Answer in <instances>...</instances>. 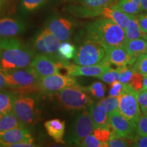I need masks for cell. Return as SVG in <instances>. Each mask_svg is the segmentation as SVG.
I'll use <instances>...</instances> for the list:
<instances>
[{"instance_id":"1","label":"cell","mask_w":147,"mask_h":147,"mask_svg":"<svg viewBox=\"0 0 147 147\" xmlns=\"http://www.w3.org/2000/svg\"><path fill=\"white\" fill-rule=\"evenodd\" d=\"M36 53L16 37L0 38V69L10 70L30 66Z\"/></svg>"},{"instance_id":"2","label":"cell","mask_w":147,"mask_h":147,"mask_svg":"<svg viewBox=\"0 0 147 147\" xmlns=\"http://www.w3.org/2000/svg\"><path fill=\"white\" fill-rule=\"evenodd\" d=\"M84 34V42H97L104 47L123 46L126 42L124 29L112 20L104 17L88 24Z\"/></svg>"},{"instance_id":"3","label":"cell","mask_w":147,"mask_h":147,"mask_svg":"<svg viewBox=\"0 0 147 147\" xmlns=\"http://www.w3.org/2000/svg\"><path fill=\"white\" fill-rule=\"evenodd\" d=\"M3 71L9 88L13 89L12 91L15 92L18 96L28 95L39 91L38 87L39 78L30 66L24 68Z\"/></svg>"},{"instance_id":"4","label":"cell","mask_w":147,"mask_h":147,"mask_svg":"<svg viewBox=\"0 0 147 147\" xmlns=\"http://www.w3.org/2000/svg\"><path fill=\"white\" fill-rule=\"evenodd\" d=\"M58 102L69 110H80L87 108L93 104L92 99L86 93L84 88L76 85L67 87L55 93Z\"/></svg>"},{"instance_id":"5","label":"cell","mask_w":147,"mask_h":147,"mask_svg":"<svg viewBox=\"0 0 147 147\" xmlns=\"http://www.w3.org/2000/svg\"><path fill=\"white\" fill-rule=\"evenodd\" d=\"M38 97L34 95H20L13 104L12 112L25 127L34 125L40 118V110L38 107Z\"/></svg>"},{"instance_id":"6","label":"cell","mask_w":147,"mask_h":147,"mask_svg":"<svg viewBox=\"0 0 147 147\" xmlns=\"http://www.w3.org/2000/svg\"><path fill=\"white\" fill-rule=\"evenodd\" d=\"M88 108L78 110L75 115L67 138L69 144L78 146L80 141L93 132V126Z\"/></svg>"},{"instance_id":"7","label":"cell","mask_w":147,"mask_h":147,"mask_svg":"<svg viewBox=\"0 0 147 147\" xmlns=\"http://www.w3.org/2000/svg\"><path fill=\"white\" fill-rule=\"evenodd\" d=\"M117 97L119 113L128 120L136 123L142 116L138 102V91L134 90L128 84H123L122 91Z\"/></svg>"},{"instance_id":"8","label":"cell","mask_w":147,"mask_h":147,"mask_svg":"<svg viewBox=\"0 0 147 147\" xmlns=\"http://www.w3.org/2000/svg\"><path fill=\"white\" fill-rule=\"evenodd\" d=\"M106 50L100 43L93 42H84L76 50L73 58L75 64L80 65H92L104 61Z\"/></svg>"},{"instance_id":"9","label":"cell","mask_w":147,"mask_h":147,"mask_svg":"<svg viewBox=\"0 0 147 147\" xmlns=\"http://www.w3.org/2000/svg\"><path fill=\"white\" fill-rule=\"evenodd\" d=\"M113 1V0H76L67 7V10L78 17H95L100 16L102 9L111 5Z\"/></svg>"},{"instance_id":"10","label":"cell","mask_w":147,"mask_h":147,"mask_svg":"<svg viewBox=\"0 0 147 147\" xmlns=\"http://www.w3.org/2000/svg\"><path fill=\"white\" fill-rule=\"evenodd\" d=\"M67 61L61 60L58 57L38 53L33 59L30 67L34 69L38 78L59 73L63 69L64 64Z\"/></svg>"},{"instance_id":"11","label":"cell","mask_w":147,"mask_h":147,"mask_svg":"<svg viewBox=\"0 0 147 147\" xmlns=\"http://www.w3.org/2000/svg\"><path fill=\"white\" fill-rule=\"evenodd\" d=\"M78 84L74 76L63 75L59 73L39 78L38 87L44 93L53 94L67 87Z\"/></svg>"},{"instance_id":"12","label":"cell","mask_w":147,"mask_h":147,"mask_svg":"<svg viewBox=\"0 0 147 147\" xmlns=\"http://www.w3.org/2000/svg\"><path fill=\"white\" fill-rule=\"evenodd\" d=\"M108 129L112 135L134 140L138 136L136 123L128 120L119 113V110L108 115Z\"/></svg>"},{"instance_id":"13","label":"cell","mask_w":147,"mask_h":147,"mask_svg":"<svg viewBox=\"0 0 147 147\" xmlns=\"http://www.w3.org/2000/svg\"><path fill=\"white\" fill-rule=\"evenodd\" d=\"M61 42L47 28L42 29L32 40L33 49L41 54L57 57V51Z\"/></svg>"},{"instance_id":"14","label":"cell","mask_w":147,"mask_h":147,"mask_svg":"<svg viewBox=\"0 0 147 147\" xmlns=\"http://www.w3.org/2000/svg\"><path fill=\"white\" fill-rule=\"evenodd\" d=\"M63 69L67 74L73 76H93L98 78L103 73L111 69L110 64L105 60L102 63L92 65H80L70 63L67 61L64 64Z\"/></svg>"},{"instance_id":"15","label":"cell","mask_w":147,"mask_h":147,"mask_svg":"<svg viewBox=\"0 0 147 147\" xmlns=\"http://www.w3.org/2000/svg\"><path fill=\"white\" fill-rule=\"evenodd\" d=\"M104 49L106 50L104 60L117 67L125 65L131 67L137 59L129 54L123 46H107Z\"/></svg>"},{"instance_id":"16","label":"cell","mask_w":147,"mask_h":147,"mask_svg":"<svg viewBox=\"0 0 147 147\" xmlns=\"http://www.w3.org/2000/svg\"><path fill=\"white\" fill-rule=\"evenodd\" d=\"M45 28L55 35L61 42L67 41L74 31V24L70 20L63 17H53L49 20Z\"/></svg>"},{"instance_id":"17","label":"cell","mask_w":147,"mask_h":147,"mask_svg":"<svg viewBox=\"0 0 147 147\" xmlns=\"http://www.w3.org/2000/svg\"><path fill=\"white\" fill-rule=\"evenodd\" d=\"M34 142L32 134L25 127L0 131V146H9L21 142Z\"/></svg>"},{"instance_id":"18","label":"cell","mask_w":147,"mask_h":147,"mask_svg":"<svg viewBox=\"0 0 147 147\" xmlns=\"http://www.w3.org/2000/svg\"><path fill=\"white\" fill-rule=\"evenodd\" d=\"M25 31V24L19 20L10 17L0 19V38L16 37Z\"/></svg>"},{"instance_id":"19","label":"cell","mask_w":147,"mask_h":147,"mask_svg":"<svg viewBox=\"0 0 147 147\" xmlns=\"http://www.w3.org/2000/svg\"><path fill=\"white\" fill-rule=\"evenodd\" d=\"M100 16L112 20L123 29L127 26L131 18L130 14L125 13L123 11L119 10L115 4H111L103 8L100 12Z\"/></svg>"},{"instance_id":"20","label":"cell","mask_w":147,"mask_h":147,"mask_svg":"<svg viewBox=\"0 0 147 147\" xmlns=\"http://www.w3.org/2000/svg\"><path fill=\"white\" fill-rule=\"evenodd\" d=\"M47 134L58 144H65L64 134L65 130V123L59 119H54L47 121L44 124Z\"/></svg>"},{"instance_id":"21","label":"cell","mask_w":147,"mask_h":147,"mask_svg":"<svg viewBox=\"0 0 147 147\" xmlns=\"http://www.w3.org/2000/svg\"><path fill=\"white\" fill-rule=\"evenodd\" d=\"M90 117H91L93 129L97 127H104L108 129L109 119L108 114L102 106L93 102L89 106Z\"/></svg>"},{"instance_id":"22","label":"cell","mask_w":147,"mask_h":147,"mask_svg":"<svg viewBox=\"0 0 147 147\" xmlns=\"http://www.w3.org/2000/svg\"><path fill=\"white\" fill-rule=\"evenodd\" d=\"M123 47L134 57L137 58L140 55L147 54V41L144 38L126 40Z\"/></svg>"},{"instance_id":"23","label":"cell","mask_w":147,"mask_h":147,"mask_svg":"<svg viewBox=\"0 0 147 147\" xmlns=\"http://www.w3.org/2000/svg\"><path fill=\"white\" fill-rule=\"evenodd\" d=\"M17 97V94L12 90L0 89V113L12 112L14 102Z\"/></svg>"},{"instance_id":"24","label":"cell","mask_w":147,"mask_h":147,"mask_svg":"<svg viewBox=\"0 0 147 147\" xmlns=\"http://www.w3.org/2000/svg\"><path fill=\"white\" fill-rule=\"evenodd\" d=\"M25 127L20 121L13 112L0 113V131H4L14 128Z\"/></svg>"},{"instance_id":"25","label":"cell","mask_w":147,"mask_h":147,"mask_svg":"<svg viewBox=\"0 0 147 147\" xmlns=\"http://www.w3.org/2000/svg\"><path fill=\"white\" fill-rule=\"evenodd\" d=\"M126 40L144 38V34L141 32L138 23V16L131 15L127 26L124 29Z\"/></svg>"},{"instance_id":"26","label":"cell","mask_w":147,"mask_h":147,"mask_svg":"<svg viewBox=\"0 0 147 147\" xmlns=\"http://www.w3.org/2000/svg\"><path fill=\"white\" fill-rule=\"evenodd\" d=\"M116 6L125 13L137 15L142 10L140 0H120Z\"/></svg>"},{"instance_id":"27","label":"cell","mask_w":147,"mask_h":147,"mask_svg":"<svg viewBox=\"0 0 147 147\" xmlns=\"http://www.w3.org/2000/svg\"><path fill=\"white\" fill-rule=\"evenodd\" d=\"M76 53V48L74 45L67 41L61 42L57 51V57L63 61H69L74 57Z\"/></svg>"},{"instance_id":"28","label":"cell","mask_w":147,"mask_h":147,"mask_svg":"<svg viewBox=\"0 0 147 147\" xmlns=\"http://www.w3.org/2000/svg\"><path fill=\"white\" fill-rule=\"evenodd\" d=\"M97 104L102 106L108 115L113 112L119 110V100L117 97L109 96L102 99Z\"/></svg>"},{"instance_id":"29","label":"cell","mask_w":147,"mask_h":147,"mask_svg":"<svg viewBox=\"0 0 147 147\" xmlns=\"http://www.w3.org/2000/svg\"><path fill=\"white\" fill-rule=\"evenodd\" d=\"M134 72L139 73L143 76L147 75V54H142L138 56L135 63L131 66Z\"/></svg>"},{"instance_id":"30","label":"cell","mask_w":147,"mask_h":147,"mask_svg":"<svg viewBox=\"0 0 147 147\" xmlns=\"http://www.w3.org/2000/svg\"><path fill=\"white\" fill-rule=\"evenodd\" d=\"M134 140L124 137L111 135L109 140L107 142L108 146L110 147H127L131 146Z\"/></svg>"},{"instance_id":"31","label":"cell","mask_w":147,"mask_h":147,"mask_svg":"<svg viewBox=\"0 0 147 147\" xmlns=\"http://www.w3.org/2000/svg\"><path fill=\"white\" fill-rule=\"evenodd\" d=\"M78 146L82 147H108L107 142H103L97 139L93 134H90L80 141Z\"/></svg>"},{"instance_id":"32","label":"cell","mask_w":147,"mask_h":147,"mask_svg":"<svg viewBox=\"0 0 147 147\" xmlns=\"http://www.w3.org/2000/svg\"><path fill=\"white\" fill-rule=\"evenodd\" d=\"M84 89L96 98H102L105 95V86L100 82H95L89 87L84 88Z\"/></svg>"},{"instance_id":"33","label":"cell","mask_w":147,"mask_h":147,"mask_svg":"<svg viewBox=\"0 0 147 147\" xmlns=\"http://www.w3.org/2000/svg\"><path fill=\"white\" fill-rule=\"evenodd\" d=\"M119 72V80L123 84H127L131 80L134 74V71L129 66H121L117 68Z\"/></svg>"},{"instance_id":"34","label":"cell","mask_w":147,"mask_h":147,"mask_svg":"<svg viewBox=\"0 0 147 147\" xmlns=\"http://www.w3.org/2000/svg\"><path fill=\"white\" fill-rule=\"evenodd\" d=\"M47 1V0H21V3L24 10L32 12L40 8Z\"/></svg>"},{"instance_id":"35","label":"cell","mask_w":147,"mask_h":147,"mask_svg":"<svg viewBox=\"0 0 147 147\" xmlns=\"http://www.w3.org/2000/svg\"><path fill=\"white\" fill-rule=\"evenodd\" d=\"M100 80L108 84H111L115 81L119 80V72L118 69H110L109 70L103 73L101 76L98 77Z\"/></svg>"},{"instance_id":"36","label":"cell","mask_w":147,"mask_h":147,"mask_svg":"<svg viewBox=\"0 0 147 147\" xmlns=\"http://www.w3.org/2000/svg\"><path fill=\"white\" fill-rule=\"evenodd\" d=\"M143 80H144V76L141 74L134 72L131 80L129 82L128 85H129L136 91H140L142 89L143 86Z\"/></svg>"},{"instance_id":"37","label":"cell","mask_w":147,"mask_h":147,"mask_svg":"<svg viewBox=\"0 0 147 147\" xmlns=\"http://www.w3.org/2000/svg\"><path fill=\"white\" fill-rule=\"evenodd\" d=\"M93 135L97 139L103 142H107L111 137V132L108 129L104 127H97L93 129Z\"/></svg>"},{"instance_id":"38","label":"cell","mask_w":147,"mask_h":147,"mask_svg":"<svg viewBox=\"0 0 147 147\" xmlns=\"http://www.w3.org/2000/svg\"><path fill=\"white\" fill-rule=\"evenodd\" d=\"M136 130L138 136H147V115L141 116L136 122Z\"/></svg>"},{"instance_id":"39","label":"cell","mask_w":147,"mask_h":147,"mask_svg":"<svg viewBox=\"0 0 147 147\" xmlns=\"http://www.w3.org/2000/svg\"><path fill=\"white\" fill-rule=\"evenodd\" d=\"M123 86V84L121 83L120 81H118V80L110 84L109 91L110 96L118 97L121 93V91H122Z\"/></svg>"},{"instance_id":"40","label":"cell","mask_w":147,"mask_h":147,"mask_svg":"<svg viewBox=\"0 0 147 147\" xmlns=\"http://www.w3.org/2000/svg\"><path fill=\"white\" fill-rule=\"evenodd\" d=\"M138 23L141 32L147 34V14H140L138 16Z\"/></svg>"},{"instance_id":"41","label":"cell","mask_w":147,"mask_h":147,"mask_svg":"<svg viewBox=\"0 0 147 147\" xmlns=\"http://www.w3.org/2000/svg\"><path fill=\"white\" fill-rule=\"evenodd\" d=\"M131 146L147 147V136H138L134 140Z\"/></svg>"},{"instance_id":"42","label":"cell","mask_w":147,"mask_h":147,"mask_svg":"<svg viewBox=\"0 0 147 147\" xmlns=\"http://www.w3.org/2000/svg\"><path fill=\"white\" fill-rule=\"evenodd\" d=\"M147 100V90H141V91H138V102L140 108L145 104Z\"/></svg>"},{"instance_id":"43","label":"cell","mask_w":147,"mask_h":147,"mask_svg":"<svg viewBox=\"0 0 147 147\" xmlns=\"http://www.w3.org/2000/svg\"><path fill=\"white\" fill-rule=\"evenodd\" d=\"M9 88L6 80V76L3 69H0V89H5Z\"/></svg>"},{"instance_id":"44","label":"cell","mask_w":147,"mask_h":147,"mask_svg":"<svg viewBox=\"0 0 147 147\" xmlns=\"http://www.w3.org/2000/svg\"><path fill=\"white\" fill-rule=\"evenodd\" d=\"M34 143V142H28V141H25V142H21L17 144H14L12 145L10 147H34L36 146Z\"/></svg>"},{"instance_id":"45","label":"cell","mask_w":147,"mask_h":147,"mask_svg":"<svg viewBox=\"0 0 147 147\" xmlns=\"http://www.w3.org/2000/svg\"><path fill=\"white\" fill-rule=\"evenodd\" d=\"M140 4L142 10L147 12V0H140Z\"/></svg>"},{"instance_id":"46","label":"cell","mask_w":147,"mask_h":147,"mask_svg":"<svg viewBox=\"0 0 147 147\" xmlns=\"http://www.w3.org/2000/svg\"><path fill=\"white\" fill-rule=\"evenodd\" d=\"M140 110L143 115H147V100L144 105L140 108Z\"/></svg>"},{"instance_id":"47","label":"cell","mask_w":147,"mask_h":147,"mask_svg":"<svg viewBox=\"0 0 147 147\" xmlns=\"http://www.w3.org/2000/svg\"><path fill=\"white\" fill-rule=\"evenodd\" d=\"M142 90H147V75L144 76V80H143V86Z\"/></svg>"},{"instance_id":"48","label":"cell","mask_w":147,"mask_h":147,"mask_svg":"<svg viewBox=\"0 0 147 147\" xmlns=\"http://www.w3.org/2000/svg\"><path fill=\"white\" fill-rule=\"evenodd\" d=\"M2 2H1V1H0V10H1V6H2Z\"/></svg>"},{"instance_id":"49","label":"cell","mask_w":147,"mask_h":147,"mask_svg":"<svg viewBox=\"0 0 147 147\" xmlns=\"http://www.w3.org/2000/svg\"><path fill=\"white\" fill-rule=\"evenodd\" d=\"M144 39H145L147 41V34L145 35V36H144Z\"/></svg>"},{"instance_id":"50","label":"cell","mask_w":147,"mask_h":147,"mask_svg":"<svg viewBox=\"0 0 147 147\" xmlns=\"http://www.w3.org/2000/svg\"><path fill=\"white\" fill-rule=\"evenodd\" d=\"M0 1H1L2 3H3V1H4V0H0Z\"/></svg>"}]
</instances>
